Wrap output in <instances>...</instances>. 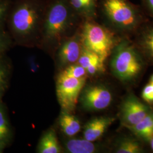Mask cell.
Wrapping results in <instances>:
<instances>
[{"mask_svg":"<svg viewBox=\"0 0 153 153\" xmlns=\"http://www.w3.org/2000/svg\"><path fill=\"white\" fill-rule=\"evenodd\" d=\"M136 34L137 38L134 44L137 49L153 60V21L148 20Z\"/></svg>","mask_w":153,"mask_h":153,"instance_id":"cell-10","label":"cell"},{"mask_svg":"<svg viewBox=\"0 0 153 153\" xmlns=\"http://www.w3.org/2000/svg\"><path fill=\"white\" fill-rule=\"evenodd\" d=\"M99 61L104 62L98 55L83 47L81 53L76 63L83 66L86 69L88 66Z\"/></svg>","mask_w":153,"mask_h":153,"instance_id":"cell-17","label":"cell"},{"mask_svg":"<svg viewBox=\"0 0 153 153\" xmlns=\"http://www.w3.org/2000/svg\"><path fill=\"white\" fill-rule=\"evenodd\" d=\"M98 14L116 33H136L149 20L141 5L130 0H99Z\"/></svg>","mask_w":153,"mask_h":153,"instance_id":"cell-1","label":"cell"},{"mask_svg":"<svg viewBox=\"0 0 153 153\" xmlns=\"http://www.w3.org/2000/svg\"><path fill=\"white\" fill-rule=\"evenodd\" d=\"M141 6L148 17L153 19V0H140Z\"/></svg>","mask_w":153,"mask_h":153,"instance_id":"cell-24","label":"cell"},{"mask_svg":"<svg viewBox=\"0 0 153 153\" xmlns=\"http://www.w3.org/2000/svg\"><path fill=\"white\" fill-rule=\"evenodd\" d=\"M61 74L75 78H86L88 73L86 70L78 63H74L68 66Z\"/></svg>","mask_w":153,"mask_h":153,"instance_id":"cell-19","label":"cell"},{"mask_svg":"<svg viewBox=\"0 0 153 153\" xmlns=\"http://www.w3.org/2000/svg\"><path fill=\"white\" fill-rule=\"evenodd\" d=\"M115 120L114 118L100 117L90 121L85 126L84 138L94 142L101 137L106 129Z\"/></svg>","mask_w":153,"mask_h":153,"instance_id":"cell-11","label":"cell"},{"mask_svg":"<svg viewBox=\"0 0 153 153\" xmlns=\"http://www.w3.org/2000/svg\"><path fill=\"white\" fill-rule=\"evenodd\" d=\"M79 32L83 47L98 55L104 61L111 55L122 38L96 19L82 21Z\"/></svg>","mask_w":153,"mask_h":153,"instance_id":"cell-4","label":"cell"},{"mask_svg":"<svg viewBox=\"0 0 153 153\" xmlns=\"http://www.w3.org/2000/svg\"><path fill=\"white\" fill-rule=\"evenodd\" d=\"M47 0H17L9 14L12 32L25 41L41 33Z\"/></svg>","mask_w":153,"mask_h":153,"instance_id":"cell-3","label":"cell"},{"mask_svg":"<svg viewBox=\"0 0 153 153\" xmlns=\"http://www.w3.org/2000/svg\"><path fill=\"white\" fill-rule=\"evenodd\" d=\"M121 112L123 119L128 126L136 124L149 114L148 107L132 96L124 101Z\"/></svg>","mask_w":153,"mask_h":153,"instance_id":"cell-9","label":"cell"},{"mask_svg":"<svg viewBox=\"0 0 153 153\" xmlns=\"http://www.w3.org/2000/svg\"><path fill=\"white\" fill-rule=\"evenodd\" d=\"M67 150L71 153H93L96 148L93 142L84 139H71L66 143Z\"/></svg>","mask_w":153,"mask_h":153,"instance_id":"cell-15","label":"cell"},{"mask_svg":"<svg viewBox=\"0 0 153 153\" xmlns=\"http://www.w3.org/2000/svg\"><path fill=\"white\" fill-rule=\"evenodd\" d=\"M111 68L115 76L123 81H131L141 72V53L127 38H122L111 55Z\"/></svg>","mask_w":153,"mask_h":153,"instance_id":"cell-5","label":"cell"},{"mask_svg":"<svg viewBox=\"0 0 153 153\" xmlns=\"http://www.w3.org/2000/svg\"><path fill=\"white\" fill-rule=\"evenodd\" d=\"M9 10V5L7 0H0V23L3 22Z\"/></svg>","mask_w":153,"mask_h":153,"instance_id":"cell-25","label":"cell"},{"mask_svg":"<svg viewBox=\"0 0 153 153\" xmlns=\"http://www.w3.org/2000/svg\"><path fill=\"white\" fill-rule=\"evenodd\" d=\"M153 114H149L142 120L138 122L134 126H128L131 128V131H133L136 135L142 138L145 131H146L149 123L153 117Z\"/></svg>","mask_w":153,"mask_h":153,"instance_id":"cell-20","label":"cell"},{"mask_svg":"<svg viewBox=\"0 0 153 153\" xmlns=\"http://www.w3.org/2000/svg\"><path fill=\"white\" fill-rule=\"evenodd\" d=\"M104 62L102 61H99L88 66L86 69L88 74L94 75L98 72L104 71Z\"/></svg>","mask_w":153,"mask_h":153,"instance_id":"cell-23","label":"cell"},{"mask_svg":"<svg viewBox=\"0 0 153 153\" xmlns=\"http://www.w3.org/2000/svg\"><path fill=\"white\" fill-rule=\"evenodd\" d=\"M82 20L73 10L68 0H47L41 30L42 40L47 45L59 47Z\"/></svg>","mask_w":153,"mask_h":153,"instance_id":"cell-2","label":"cell"},{"mask_svg":"<svg viewBox=\"0 0 153 153\" xmlns=\"http://www.w3.org/2000/svg\"><path fill=\"white\" fill-rule=\"evenodd\" d=\"M150 82L153 84V75L151 77V79H150Z\"/></svg>","mask_w":153,"mask_h":153,"instance_id":"cell-29","label":"cell"},{"mask_svg":"<svg viewBox=\"0 0 153 153\" xmlns=\"http://www.w3.org/2000/svg\"><path fill=\"white\" fill-rule=\"evenodd\" d=\"M153 137V116L152 119L149 123L148 128L146 131H145L142 138L145 140L150 141V139Z\"/></svg>","mask_w":153,"mask_h":153,"instance_id":"cell-26","label":"cell"},{"mask_svg":"<svg viewBox=\"0 0 153 153\" xmlns=\"http://www.w3.org/2000/svg\"><path fill=\"white\" fill-rule=\"evenodd\" d=\"M150 145H151V148L152 149V150H153V137L150 139Z\"/></svg>","mask_w":153,"mask_h":153,"instance_id":"cell-28","label":"cell"},{"mask_svg":"<svg viewBox=\"0 0 153 153\" xmlns=\"http://www.w3.org/2000/svg\"><path fill=\"white\" fill-rule=\"evenodd\" d=\"M39 153H59L61 149L55 131L49 130L44 133L39 143Z\"/></svg>","mask_w":153,"mask_h":153,"instance_id":"cell-14","label":"cell"},{"mask_svg":"<svg viewBox=\"0 0 153 153\" xmlns=\"http://www.w3.org/2000/svg\"><path fill=\"white\" fill-rule=\"evenodd\" d=\"M10 130L5 110L0 104V151H2L9 142Z\"/></svg>","mask_w":153,"mask_h":153,"instance_id":"cell-16","label":"cell"},{"mask_svg":"<svg viewBox=\"0 0 153 153\" xmlns=\"http://www.w3.org/2000/svg\"><path fill=\"white\" fill-rule=\"evenodd\" d=\"M112 100V95L102 85H93L82 91L81 102L85 109L100 111L107 108Z\"/></svg>","mask_w":153,"mask_h":153,"instance_id":"cell-7","label":"cell"},{"mask_svg":"<svg viewBox=\"0 0 153 153\" xmlns=\"http://www.w3.org/2000/svg\"><path fill=\"white\" fill-rule=\"evenodd\" d=\"M85 82L86 78H75L60 73L57 81L56 94L64 111L71 113L74 110Z\"/></svg>","mask_w":153,"mask_h":153,"instance_id":"cell-6","label":"cell"},{"mask_svg":"<svg viewBox=\"0 0 153 153\" xmlns=\"http://www.w3.org/2000/svg\"><path fill=\"white\" fill-rule=\"evenodd\" d=\"M73 10L80 19H96L98 17L99 0H68Z\"/></svg>","mask_w":153,"mask_h":153,"instance_id":"cell-12","label":"cell"},{"mask_svg":"<svg viewBox=\"0 0 153 153\" xmlns=\"http://www.w3.org/2000/svg\"><path fill=\"white\" fill-rule=\"evenodd\" d=\"M58 48L57 56L61 64L71 65L76 63L83 48L79 28L73 35L65 39Z\"/></svg>","mask_w":153,"mask_h":153,"instance_id":"cell-8","label":"cell"},{"mask_svg":"<svg viewBox=\"0 0 153 153\" xmlns=\"http://www.w3.org/2000/svg\"><path fill=\"white\" fill-rule=\"evenodd\" d=\"M7 40L4 34L0 31V52L3 51L7 47Z\"/></svg>","mask_w":153,"mask_h":153,"instance_id":"cell-27","label":"cell"},{"mask_svg":"<svg viewBox=\"0 0 153 153\" xmlns=\"http://www.w3.org/2000/svg\"><path fill=\"white\" fill-rule=\"evenodd\" d=\"M142 97L149 104H153V84L150 82L144 88L142 92Z\"/></svg>","mask_w":153,"mask_h":153,"instance_id":"cell-22","label":"cell"},{"mask_svg":"<svg viewBox=\"0 0 153 153\" xmlns=\"http://www.w3.org/2000/svg\"><path fill=\"white\" fill-rule=\"evenodd\" d=\"M59 124L62 131L68 137L74 136L81 128L80 121L76 117L64 111L61 114Z\"/></svg>","mask_w":153,"mask_h":153,"instance_id":"cell-13","label":"cell"},{"mask_svg":"<svg viewBox=\"0 0 153 153\" xmlns=\"http://www.w3.org/2000/svg\"><path fill=\"white\" fill-rule=\"evenodd\" d=\"M141 151V147L136 141L131 139H125L119 143L116 153H139Z\"/></svg>","mask_w":153,"mask_h":153,"instance_id":"cell-18","label":"cell"},{"mask_svg":"<svg viewBox=\"0 0 153 153\" xmlns=\"http://www.w3.org/2000/svg\"><path fill=\"white\" fill-rule=\"evenodd\" d=\"M8 73L5 66L0 64V97L5 91L7 83Z\"/></svg>","mask_w":153,"mask_h":153,"instance_id":"cell-21","label":"cell"}]
</instances>
